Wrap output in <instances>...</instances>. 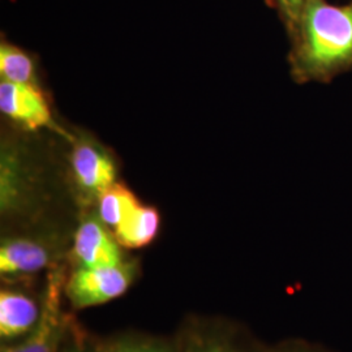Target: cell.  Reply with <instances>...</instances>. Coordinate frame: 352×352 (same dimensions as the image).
Instances as JSON below:
<instances>
[{
	"label": "cell",
	"instance_id": "cell-11",
	"mask_svg": "<svg viewBox=\"0 0 352 352\" xmlns=\"http://www.w3.org/2000/svg\"><path fill=\"white\" fill-rule=\"evenodd\" d=\"M140 204L141 201L131 189L122 183H115L100 196L97 201V214L113 232Z\"/></svg>",
	"mask_w": 352,
	"mask_h": 352
},
{
	"label": "cell",
	"instance_id": "cell-12",
	"mask_svg": "<svg viewBox=\"0 0 352 352\" xmlns=\"http://www.w3.org/2000/svg\"><path fill=\"white\" fill-rule=\"evenodd\" d=\"M179 340L174 337L151 336L140 331H124L103 338V352H177Z\"/></svg>",
	"mask_w": 352,
	"mask_h": 352
},
{
	"label": "cell",
	"instance_id": "cell-7",
	"mask_svg": "<svg viewBox=\"0 0 352 352\" xmlns=\"http://www.w3.org/2000/svg\"><path fill=\"white\" fill-rule=\"evenodd\" d=\"M71 167L78 200L85 206L97 204L102 193L116 183V166L111 157L91 141L76 144Z\"/></svg>",
	"mask_w": 352,
	"mask_h": 352
},
{
	"label": "cell",
	"instance_id": "cell-4",
	"mask_svg": "<svg viewBox=\"0 0 352 352\" xmlns=\"http://www.w3.org/2000/svg\"><path fill=\"white\" fill-rule=\"evenodd\" d=\"M140 269L133 258L113 266L69 269L64 287L65 302L74 311L113 302L138 282Z\"/></svg>",
	"mask_w": 352,
	"mask_h": 352
},
{
	"label": "cell",
	"instance_id": "cell-9",
	"mask_svg": "<svg viewBox=\"0 0 352 352\" xmlns=\"http://www.w3.org/2000/svg\"><path fill=\"white\" fill-rule=\"evenodd\" d=\"M0 110L29 129L52 124L50 106L36 84H16L1 80Z\"/></svg>",
	"mask_w": 352,
	"mask_h": 352
},
{
	"label": "cell",
	"instance_id": "cell-13",
	"mask_svg": "<svg viewBox=\"0 0 352 352\" xmlns=\"http://www.w3.org/2000/svg\"><path fill=\"white\" fill-rule=\"evenodd\" d=\"M0 75L1 80L16 84H36L34 64L30 56L7 42L0 46Z\"/></svg>",
	"mask_w": 352,
	"mask_h": 352
},
{
	"label": "cell",
	"instance_id": "cell-10",
	"mask_svg": "<svg viewBox=\"0 0 352 352\" xmlns=\"http://www.w3.org/2000/svg\"><path fill=\"white\" fill-rule=\"evenodd\" d=\"M161 230V214L151 206L140 204L126 221L113 230V235L123 250H140L151 244Z\"/></svg>",
	"mask_w": 352,
	"mask_h": 352
},
{
	"label": "cell",
	"instance_id": "cell-15",
	"mask_svg": "<svg viewBox=\"0 0 352 352\" xmlns=\"http://www.w3.org/2000/svg\"><path fill=\"white\" fill-rule=\"evenodd\" d=\"M305 0H266V4L276 10L279 20L286 28L291 39L296 32Z\"/></svg>",
	"mask_w": 352,
	"mask_h": 352
},
{
	"label": "cell",
	"instance_id": "cell-5",
	"mask_svg": "<svg viewBox=\"0 0 352 352\" xmlns=\"http://www.w3.org/2000/svg\"><path fill=\"white\" fill-rule=\"evenodd\" d=\"M177 352H261L244 327L225 318L190 317L177 333Z\"/></svg>",
	"mask_w": 352,
	"mask_h": 352
},
{
	"label": "cell",
	"instance_id": "cell-3",
	"mask_svg": "<svg viewBox=\"0 0 352 352\" xmlns=\"http://www.w3.org/2000/svg\"><path fill=\"white\" fill-rule=\"evenodd\" d=\"M69 266L58 265L46 273L42 287V314L37 325L24 340L1 344L0 352H58L77 318L64 309V287Z\"/></svg>",
	"mask_w": 352,
	"mask_h": 352
},
{
	"label": "cell",
	"instance_id": "cell-6",
	"mask_svg": "<svg viewBox=\"0 0 352 352\" xmlns=\"http://www.w3.org/2000/svg\"><path fill=\"white\" fill-rule=\"evenodd\" d=\"M124 250L97 212L82 215L75 230L67 257L69 269L113 266L126 261Z\"/></svg>",
	"mask_w": 352,
	"mask_h": 352
},
{
	"label": "cell",
	"instance_id": "cell-1",
	"mask_svg": "<svg viewBox=\"0 0 352 352\" xmlns=\"http://www.w3.org/2000/svg\"><path fill=\"white\" fill-rule=\"evenodd\" d=\"M289 67L299 82H330L352 71V0L337 6L305 0L295 34L289 39Z\"/></svg>",
	"mask_w": 352,
	"mask_h": 352
},
{
	"label": "cell",
	"instance_id": "cell-16",
	"mask_svg": "<svg viewBox=\"0 0 352 352\" xmlns=\"http://www.w3.org/2000/svg\"><path fill=\"white\" fill-rule=\"evenodd\" d=\"M261 352H331L325 347L302 340H289L279 342L274 346L265 347Z\"/></svg>",
	"mask_w": 352,
	"mask_h": 352
},
{
	"label": "cell",
	"instance_id": "cell-2",
	"mask_svg": "<svg viewBox=\"0 0 352 352\" xmlns=\"http://www.w3.org/2000/svg\"><path fill=\"white\" fill-rule=\"evenodd\" d=\"M71 243L54 232L14 234L0 243L1 283L29 285L41 273L67 263Z\"/></svg>",
	"mask_w": 352,
	"mask_h": 352
},
{
	"label": "cell",
	"instance_id": "cell-8",
	"mask_svg": "<svg viewBox=\"0 0 352 352\" xmlns=\"http://www.w3.org/2000/svg\"><path fill=\"white\" fill-rule=\"evenodd\" d=\"M23 283H3L0 289V342L24 340L42 314V289L33 292Z\"/></svg>",
	"mask_w": 352,
	"mask_h": 352
},
{
	"label": "cell",
	"instance_id": "cell-14",
	"mask_svg": "<svg viewBox=\"0 0 352 352\" xmlns=\"http://www.w3.org/2000/svg\"><path fill=\"white\" fill-rule=\"evenodd\" d=\"M58 352H103V338L91 334L77 320Z\"/></svg>",
	"mask_w": 352,
	"mask_h": 352
}]
</instances>
